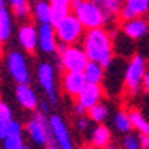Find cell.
<instances>
[{
    "instance_id": "cell-11",
    "label": "cell",
    "mask_w": 149,
    "mask_h": 149,
    "mask_svg": "<svg viewBox=\"0 0 149 149\" xmlns=\"http://www.w3.org/2000/svg\"><path fill=\"white\" fill-rule=\"evenodd\" d=\"M57 41L56 38V30L51 23L38 25V49H41L43 54H56L57 53Z\"/></svg>"
},
{
    "instance_id": "cell-10",
    "label": "cell",
    "mask_w": 149,
    "mask_h": 149,
    "mask_svg": "<svg viewBox=\"0 0 149 149\" xmlns=\"http://www.w3.org/2000/svg\"><path fill=\"white\" fill-rule=\"evenodd\" d=\"M121 31L123 35L131 41H139L149 35V22L144 17H136L130 20H121Z\"/></svg>"
},
{
    "instance_id": "cell-15",
    "label": "cell",
    "mask_w": 149,
    "mask_h": 149,
    "mask_svg": "<svg viewBox=\"0 0 149 149\" xmlns=\"http://www.w3.org/2000/svg\"><path fill=\"white\" fill-rule=\"evenodd\" d=\"M102 98H103V88H102L100 84H87L82 88V92L77 95L75 102L80 103L85 110H88V108H92L93 105L100 103Z\"/></svg>"
},
{
    "instance_id": "cell-3",
    "label": "cell",
    "mask_w": 149,
    "mask_h": 149,
    "mask_svg": "<svg viewBox=\"0 0 149 149\" xmlns=\"http://www.w3.org/2000/svg\"><path fill=\"white\" fill-rule=\"evenodd\" d=\"M57 59H59V67L69 72H82L88 62V57L85 54L82 46L79 44H57Z\"/></svg>"
},
{
    "instance_id": "cell-8",
    "label": "cell",
    "mask_w": 149,
    "mask_h": 149,
    "mask_svg": "<svg viewBox=\"0 0 149 149\" xmlns=\"http://www.w3.org/2000/svg\"><path fill=\"white\" fill-rule=\"evenodd\" d=\"M7 70H8L10 77L15 80L17 84H30L31 80V72L30 66L25 54L20 51H10L7 54Z\"/></svg>"
},
{
    "instance_id": "cell-18",
    "label": "cell",
    "mask_w": 149,
    "mask_h": 149,
    "mask_svg": "<svg viewBox=\"0 0 149 149\" xmlns=\"http://www.w3.org/2000/svg\"><path fill=\"white\" fill-rule=\"evenodd\" d=\"M13 33V15L10 12L7 0H0V38L2 41H8Z\"/></svg>"
},
{
    "instance_id": "cell-7",
    "label": "cell",
    "mask_w": 149,
    "mask_h": 149,
    "mask_svg": "<svg viewBox=\"0 0 149 149\" xmlns=\"http://www.w3.org/2000/svg\"><path fill=\"white\" fill-rule=\"evenodd\" d=\"M36 79H38L40 87L43 88L44 97L53 105H56L59 100V95H57L56 88V69H54V66L48 61H41L36 67Z\"/></svg>"
},
{
    "instance_id": "cell-28",
    "label": "cell",
    "mask_w": 149,
    "mask_h": 149,
    "mask_svg": "<svg viewBox=\"0 0 149 149\" xmlns=\"http://www.w3.org/2000/svg\"><path fill=\"white\" fill-rule=\"evenodd\" d=\"M23 131H25V126L18 120L12 118L10 121H7V134H23Z\"/></svg>"
},
{
    "instance_id": "cell-26",
    "label": "cell",
    "mask_w": 149,
    "mask_h": 149,
    "mask_svg": "<svg viewBox=\"0 0 149 149\" xmlns=\"http://www.w3.org/2000/svg\"><path fill=\"white\" fill-rule=\"evenodd\" d=\"M3 149H22L25 146L23 134H7L2 141Z\"/></svg>"
},
{
    "instance_id": "cell-13",
    "label": "cell",
    "mask_w": 149,
    "mask_h": 149,
    "mask_svg": "<svg viewBox=\"0 0 149 149\" xmlns=\"http://www.w3.org/2000/svg\"><path fill=\"white\" fill-rule=\"evenodd\" d=\"M87 85V80L84 77V72H69L64 70L62 75V92L70 98H77L82 88Z\"/></svg>"
},
{
    "instance_id": "cell-12",
    "label": "cell",
    "mask_w": 149,
    "mask_h": 149,
    "mask_svg": "<svg viewBox=\"0 0 149 149\" xmlns=\"http://www.w3.org/2000/svg\"><path fill=\"white\" fill-rule=\"evenodd\" d=\"M15 97H17V102L20 103V107L23 110H28V111L38 110L40 98H38V93L35 92V88L31 87L30 84H17Z\"/></svg>"
},
{
    "instance_id": "cell-43",
    "label": "cell",
    "mask_w": 149,
    "mask_h": 149,
    "mask_svg": "<svg viewBox=\"0 0 149 149\" xmlns=\"http://www.w3.org/2000/svg\"><path fill=\"white\" fill-rule=\"evenodd\" d=\"M0 149H2V146H0Z\"/></svg>"
},
{
    "instance_id": "cell-30",
    "label": "cell",
    "mask_w": 149,
    "mask_h": 149,
    "mask_svg": "<svg viewBox=\"0 0 149 149\" xmlns=\"http://www.w3.org/2000/svg\"><path fill=\"white\" fill-rule=\"evenodd\" d=\"M90 118H88L87 115H84V116H77L75 120V128L79 130V131H88V128H90Z\"/></svg>"
},
{
    "instance_id": "cell-19",
    "label": "cell",
    "mask_w": 149,
    "mask_h": 149,
    "mask_svg": "<svg viewBox=\"0 0 149 149\" xmlns=\"http://www.w3.org/2000/svg\"><path fill=\"white\" fill-rule=\"evenodd\" d=\"M93 2L103 12L107 23L115 22L116 18H120V13H121V8H123V0H93Z\"/></svg>"
},
{
    "instance_id": "cell-33",
    "label": "cell",
    "mask_w": 149,
    "mask_h": 149,
    "mask_svg": "<svg viewBox=\"0 0 149 149\" xmlns=\"http://www.w3.org/2000/svg\"><path fill=\"white\" fill-rule=\"evenodd\" d=\"M74 115H75V116H84V115H87V110L84 108L80 103H77V102H75V105H74Z\"/></svg>"
},
{
    "instance_id": "cell-25",
    "label": "cell",
    "mask_w": 149,
    "mask_h": 149,
    "mask_svg": "<svg viewBox=\"0 0 149 149\" xmlns=\"http://www.w3.org/2000/svg\"><path fill=\"white\" fill-rule=\"evenodd\" d=\"M120 148H121V149H141L143 146H141L139 134L134 133V131L123 134L121 141H120Z\"/></svg>"
},
{
    "instance_id": "cell-42",
    "label": "cell",
    "mask_w": 149,
    "mask_h": 149,
    "mask_svg": "<svg viewBox=\"0 0 149 149\" xmlns=\"http://www.w3.org/2000/svg\"><path fill=\"white\" fill-rule=\"evenodd\" d=\"M141 149H149V148H141Z\"/></svg>"
},
{
    "instance_id": "cell-31",
    "label": "cell",
    "mask_w": 149,
    "mask_h": 149,
    "mask_svg": "<svg viewBox=\"0 0 149 149\" xmlns=\"http://www.w3.org/2000/svg\"><path fill=\"white\" fill-rule=\"evenodd\" d=\"M53 103L44 97L43 100H40V105H38V111H41L43 115H46V116H49V115L53 113Z\"/></svg>"
},
{
    "instance_id": "cell-29",
    "label": "cell",
    "mask_w": 149,
    "mask_h": 149,
    "mask_svg": "<svg viewBox=\"0 0 149 149\" xmlns=\"http://www.w3.org/2000/svg\"><path fill=\"white\" fill-rule=\"evenodd\" d=\"M0 118L3 120V121H10V120L13 118V111H12L10 105L3 100H0Z\"/></svg>"
},
{
    "instance_id": "cell-36",
    "label": "cell",
    "mask_w": 149,
    "mask_h": 149,
    "mask_svg": "<svg viewBox=\"0 0 149 149\" xmlns=\"http://www.w3.org/2000/svg\"><path fill=\"white\" fill-rule=\"evenodd\" d=\"M138 134H139V133H138ZM139 139H141V146H143V148H149V136L139 134Z\"/></svg>"
},
{
    "instance_id": "cell-21",
    "label": "cell",
    "mask_w": 149,
    "mask_h": 149,
    "mask_svg": "<svg viewBox=\"0 0 149 149\" xmlns=\"http://www.w3.org/2000/svg\"><path fill=\"white\" fill-rule=\"evenodd\" d=\"M31 15L38 22V25L51 23V3H49V0H38L31 7Z\"/></svg>"
},
{
    "instance_id": "cell-38",
    "label": "cell",
    "mask_w": 149,
    "mask_h": 149,
    "mask_svg": "<svg viewBox=\"0 0 149 149\" xmlns=\"http://www.w3.org/2000/svg\"><path fill=\"white\" fill-rule=\"evenodd\" d=\"M43 149H59L56 144H46V146H43Z\"/></svg>"
},
{
    "instance_id": "cell-4",
    "label": "cell",
    "mask_w": 149,
    "mask_h": 149,
    "mask_svg": "<svg viewBox=\"0 0 149 149\" xmlns=\"http://www.w3.org/2000/svg\"><path fill=\"white\" fill-rule=\"evenodd\" d=\"M146 67H148L146 57L141 54H133L131 59L128 61L123 85L130 95H136L143 90V79L146 74Z\"/></svg>"
},
{
    "instance_id": "cell-41",
    "label": "cell",
    "mask_w": 149,
    "mask_h": 149,
    "mask_svg": "<svg viewBox=\"0 0 149 149\" xmlns=\"http://www.w3.org/2000/svg\"><path fill=\"white\" fill-rule=\"evenodd\" d=\"M22 149H31V148H30V146H28V144H25V146H23Z\"/></svg>"
},
{
    "instance_id": "cell-34",
    "label": "cell",
    "mask_w": 149,
    "mask_h": 149,
    "mask_svg": "<svg viewBox=\"0 0 149 149\" xmlns=\"http://www.w3.org/2000/svg\"><path fill=\"white\" fill-rule=\"evenodd\" d=\"M5 136H7V121L0 118V141H3Z\"/></svg>"
},
{
    "instance_id": "cell-24",
    "label": "cell",
    "mask_w": 149,
    "mask_h": 149,
    "mask_svg": "<svg viewBox=\"0 0 149 149\" xmlns=\"http://www.w3.org/2000/svg\"><path fill=\"white\" fill-rule=\"evenodd\" d=\"M130 118H131V123H133V130H136L139 134L149 136V120L141 111L131 110L130 111Z\"/></svg>"
},
{
    "instance_id": "cell-22",
    "label": "cell",
    "mask_w": 149,
    "mask_h": 149,
    "mask_svg": "<svg viewBox=\"0 0 149 149\" xmlns=\"http://www.w3.org/2000/svg\"><path fill=\"white\" fill-rule=\"evenodd\" d=\"M111 120H113V128L120 133V134H126V133L134 131V130H133L131 118H130V111H126V110H118V111L113 115Z\"/></svg>"
},
{
    "instance_id": "cell-27",
    "label": "cell",
    "mask_w": 149,
    "mask_h": 149,
    "mask_svg": "<svg viewBox=\"0 0 149 149\" xmlns=\"http://www.w3.org/2000/svg\"><path fill=\"white\" fill-rule=\"evenodd\" d=\"M12 15L22 23L28 22L30 17H33V15H31V5L23 3V5H18V7H13V8H12Z\"/></svg>"
},
{
    "instance_id": "cell-9",
    "label": "cell",
    "mask_w": 149,
    "mask_h": 149,
    "mask_svg": "<svg viewBox=\"0 0 149 149\" xmlns=\"http://www.w3.org/2000/svg\"><path fill=\"white\" fill-rule=\"evenodd\" d=\"M49 120V128H51V134H53V143L59 149H75L72 134L69 131L66 120L62 118L61 115L51 113L48 116Z\"/></svg>"
},
{
    "instance_id": "cell-16",
    "label": "cell",
    "mask_w": 149,
    "mask_h": 149,
    "mask_svg": "<svg viewBox=\"0 0 149 149\" xmlns=\"http://www.w3.org/2000/svg\"><path fill=\"white\" fill-rule=\"evenodd\" d=\"M111 139H113V133H111V130L107 126L105 123L95 125L90 130V133H88V144L97 149H102L105 146L111 144Z\"/></svg>"
},
{
    "instance_id": "cell-2",
    "label": "cell",
    "mask_w": 149,
    "mask_h": 149,
    "mask_svg": "<svg viewBox=\"0 0 149 149\" xmlns=\"http://www.w3.org/2000/svg\"><path fill=\"white\" fill-rule=\"evenodd\" d=\"M70 13H74L77 17V20L82 23V26L85 30L102 28L107 25L105 15L93 0H72L70 2Z\"/></svg>"
},
{
    "instance_id": "cell-17",
    "label": "cell",
    "mask_w": 149,
    "mask_h": 149,
    "mask_svg": "<svg viewBox=\"0 0 149 149\" xmlns=\"http://www.w3.org/2000/svg\"><path fill=\"white\" fill-rule=\"evenodd\" d=\"M149 13V0H123L120 18L130 20L136 17H146Z\"/></svg>"
},
{
    "instance_id": "cell-6",
    "label": "cell",
    "mask_w": 149,
    "mask_h": 149,
    "mask_svg": "<svg viewBox=\"0 0 149 149\" xmlns=\"http://www.w3.org/2000/svg\"><path fill=\"white\" fill-rule=\"evenodd\" d=\"M25 131L36 146H46V144H54L53 143V134H51V128H49V120L46 115L41 111H36L25 125Z\"/></svg>"
},
{
    "instance_id": "cell-39",
    "label": "cell",
    "mask_w": 149,
    "mask_h": 149,
    "mask_svg": "<svg viewBox=\"0 0 149 149\" xmlns=\"http://www.w3.org/2000/svg\"><path fill=\"white\" fill-rule=\"evenodd\" d=\"M84 149H97V148H93V146H90V144H88V146H85Z\"/></svg>"
},
{
    "instance_id": "cell-14",
    "label": "cell",
    "mask_w": 149,
    "mask_h": 149,
    "mask_svg": "<svg viewBox=\"0 0 149 149\" xmlns=\"http://www.w3.org/2000/svg\"><path fill=\"white\" fill-rule=\"evenodd\" d=\"M18 43L26 53L33 54L38 49V28L33 23H22L18 28Z\"/></svg>"
},
{
    "instance_id": "cell-1",
    "label": "cell",
    "mask_w": 149,
    "mask_h": 149,
    "mask_svg": "<svg viewBox=\"0 0 149 149\" xmlns=\"http://www.w3.org/2000/svg\"><path fill=\"white\" fill-rule=\"evenodd\" d=\"M82 48L87 54L88 61H95L105 69L111 67L115 57V48H113V38L111 33L105 28H93L87 30L82 38Z\"/></svg>"
},
{
    "instance_id": "cell-35",
    "label": "cell",
    "mask_w": 149,
    "mask_h": 149,
    "mask_svg": "<svg viewBox=\"0 0 149 149\" xmlns=\"http://www.w3.org/2000/svg\"><path fill=\"white\" fill-rule=\"evenodd\" d=\"M7 3L13 8V7H18V5H23V3H28V0H7Z\"/></svg>"
},
{
    "instance_id": "cell-23",
    "label": "cell",
    "mask_w": 149,
    "mask_h": 149,
    "mask_svg": "<svg viewBox=\"0 0 149 149\" xmlns=\"http://www.w3.org/2000/svg\"><path fill=\"white\" fill-rule=\"evenodd\" d=\"M108 115H110V107L103 102L93 105L92 108L87 110V116L90 118V121L95 123V125H100V123H105L108 120Z\"/></svg>"
},
{
    "instance_id": "cell-40",
    "label": "cell",
    "mask_w": 149,
    "mask_h": 149,
    "mask_svg": "<svg viewBox=\"0 0 149 149\" xmlns=\"http://www.w3.org/2000/svg\"><path fill=\"white\" fill-rule=\"evenodd\" d=\"M2 46H3V41H2V38H0V51H2Z\"/></svg>"
},
{
    "instance_id": "cell-5",
    "label": "cell",
    "mask_w": 149,
    "mask_h": 149,
    "mask_svg": "<svg viewBox=\"0 0 149 149\" xmlns=\"http://www.w3.org/2000/svg\"><path fill=\"white\" fill-rule=\"evenodd\" d=\"M54 30H56V38L61 44H79L84 38V33H85V28L82 26V23L77 20L74 13H69L62 18L59 23L54 25Z\"/></svg>"
},
{
    "instance_id": "cell-37",
    "label": "cell",
    "mask_w": 149,
    "mask_h": 149,
    "mask_svg": "<svg viewBox=\"0 0 149 149\" xmlns=\"http://www.w3.org/2000/svg\"><path fill=\"white\" fill-rule=\"evenodd\" d=\"M102 149H121V148L116 146V144H108V146H105V148H102Z\"/></svg>"
},
{
    "instance_id": "cell-20",
    "label": "cell",
    "mask_w": 149,
    "mask_h": 149,
    "mask_svg": "<svg viewBox=\"0 0 149 149\" xmlns=\"http://www.w3.org/2000/svg\"><path fill=\"white\" fill-rule=\"evenodd\" d=\"M82 72H84V77H85L87 84H100L102 85V82L105 79V67L100 66L95 61H88Z\"/></svg>"
},
{
    "instance_id": "cell-32",
    "label": "cell",
    "mask_w": 149,
    "mask_h": 149,
    "mask_svg": "<svg viewBox=\"0 0 149 149\" xmlns=\"http://www.w3.org/2000/svg\"><path fill=\"white\" fill-rule=\"evenodd\" d=\"M143 90H144V93L149 95V66L146 67V74H144V79H143Z\"/></svg>"
}]
</instances>
